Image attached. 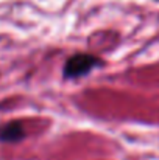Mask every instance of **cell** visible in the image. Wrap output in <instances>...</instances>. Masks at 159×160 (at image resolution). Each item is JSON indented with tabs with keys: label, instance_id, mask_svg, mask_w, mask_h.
Returning <instances> with one entry per match:
<instances>
[{
	"label": "cell",
	"instance_id": "1",
	"mask_svg": "<svg viewBox=\"0 0 159 160\" xmlns=\"http://www.w3.org/2000/svg\"><path fill=\"white\" fill-rule=\"evenodd\" d=\"M100 59L97 56L92 54H86V53H78L70 56L62 68L64 78H81L84 75H87L94 67L100 65Z\"/></svg>",
	"mask_w": 159,
	"mask_h": 160
},
{
	"label": "cell",
	"instance_id": "2",
	"mask_svg": "<svg viewBox=\"0 0 159 160\" xmlns=\"http://www.w3.org/2000/svg\"><path fill=\"white\" fill-rule=\"evenodd\" d=\"M25 137V131L20 121H9L3 126H0V142L14 143Z\"/></svg>",
	"mask_w": 159,
	"mask_h": 160
}]
</instances>
